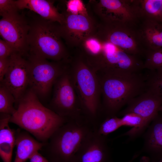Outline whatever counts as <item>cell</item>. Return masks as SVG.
I'll use <instances>...</instances> for the list:
<instances>
[{"label": "cell", "instance_id": "f1b7e54d", "mask_svg": "<svg viewBox=\"0 0 162 162\" xmlns=\"http://www.w3.org/2000/svg\"><path fill=\"white\" fill-rule=\"evenodd\" d=\"M10 64V57L6 58H0V81L3 80L7 73Z\"/></svg>", "mask_w": 162, "mask_h": 162}, {"label": "cell", "instance_id": "2e32d148", "mask_svg": "<svg viewBox=\"0 0 162 162\" xmlns=\"http://www.w3.org/2000/svg\"><path fill=\"white\" fill-rule=\"evenodd\" d=\"M19 10L29 9L42 18L56 22L61 25L64 20V16L54 5V1L46 0H16Z\"/></svg>", "mask_w": 162, "mask_h": 162}, {"label": "cell", "instance_id": "7402d4cb", "mask_svg": "<svg viewBox=\"0 0 162 162\" xmlns=\"http://www.w3.org/2000/svg\"><path fill=\"white\" fill-rule=\"evenodd\" d=\"M122 125L133 127L132 129L125 134L131 137L139 135L146 129L143 119L139 116L132 113H126L121 118Z\"/></svg>", "mask_w": 162, "mask_h": 162}, {"label": "cell", "instance_id": "9a60e30c", "mask_svg": "<svg viewBox=\"0 0 162 162\" xmlns=\"http://www.w3.org/2000/svg\"><path fill=\"white\" fill-rule=\"evenodd\" d=\"M122 114L129 113L136 114L144 120L146 128L158 114L159 109L162 105V98L147 90L130 100Z\"/></svg>", "mask_w": 162, "mask_h": 162}, {"label": "cell", "instance_id": "8fae6325", "mask_svg": "<svg viewBox=\"0 0 162 162\" xmlns=\"http://www.w3.org/2000/svg\"><path fill=\"white\" fill-rule=\"evenodd\" d=\"M90 2L101 21L133 25L141 18L137 0H100Z\"/></svg>", "mask_w": 162, "mask_h": 162}, {"label": "cell", "instance_id": "9c48e42d", "mask_svg": "<svg viewBox=\"0 0 162 162\" xmlns=\"http://www.w3.org/2000/svg\"><path fill=\"white\" fill-rule=\"evenodd\" d=\"M49 108L67 121L83 116L82 106L67 70L57 80L54 86Z\"/></svg>", "mask_w": 162, "mask_h": 162}, {"label": "cell", "instance_id": "ba28073f", "mask_svg": "<svg viewBox=\"0 0 162 162\" xmlns=\"http://www.w3.org/2000/svg\"><path fill=\"white\" fill-rule=\"evenodd\" d=\"M132 25L116 22L97 23L92 38L99 42L110 43L131 55L138 56L143 52V46L138 30Z\"/></svg>", "mask_w": 162, "mask_h": 162}, {"label": "cell", "instance_id": "ac0fdd59", "mask_svg": "<svg viewBox=\"0 0 162 162\" xmlns=\"http://www.w3.org/2000/svg\"><path fill=\"white\" fill-rule=\"evenodd\" d=\"M44 144L37 141L26 131H16V151L14 162H26L34 152L41 150Z\"/></svg>", "mask_w": 162, "mask_h": 162}, {"label": "cell", "instance_id": "1f68e13d", "mask_svg": "<svg viewBox=\"0 0 162 162\" xmlns=\"http://www.w3.org/2000/svg\"><path fill=\"white\" fill-rule=\"evenodd\" d=\"M137 154L134 155V157L132 158V159L128 162H132L134 160V159L137 157Z\"/></svg>", "mask_w": 162, "mask_h": 162}, {"label": "cell", "instance_id": "7c38bea8", "mask_svg": "<svg viewBox=\"0 0 162 162\" xmlns=\"http://www.w3.org/2000/svg\"><path fill=\"white\" fill-rule=\"evenodd\" d=\"M28 20L19 12L2 17L0 20V34L16 52L24 56L28 54Z\"/></svg>", "mask_w": 162, "mask_h": 162}, {"label": "cell", "instance_id": "d6986e66", "mask_svg": "<svg viewBox=\"0 0 162 162\" xmlns=\"http://www.w3.org/2000/svg\"><path fill=\"white\" fill-rule=\"evenodd\" d=\"M11 116L0 113V155L3 162H11L15 146L16 131L11 129L9 124Z\"/></svg>", "mask_w": 162, "mask_h": 162}, {"label": "cell", "instance_id": "603a6c76", "mask_svg": "<svg viewBox=\"0 0 162 162\" xmlns=\"http://www.w3.org/2000/svg\"><path fill=\"white\" fill-rule=\"evenodd\" d=\"M16 100L11 92L3 84H0V113L8 114L11 116L16 111L14 106Z\"/></svg>", "mask_w": 162, "mask_h": 162}, {"label": "cell", "instance_id": "4fadbf2b", "mask_svg": "<svg viewBox=\"0 0 162 162\" xmlns=\"http://www.w3.org/2000/svg\"><path fill=\"white\" fill-rule=\"evenodd\" d=\"M20 54L15 52L10 56V64L3 81L0 83L12 93L16 105L28 89L29 84V64Z\"/></svg>", "mask_w": 162, "mask_h": 162}, {"label": "cell", "instance_id": "e0dca14e", "mask_svg": "<svg viewBox=\"0 0 162 162\" xmlns=\"http://www.w3.org/2000/svg\"><path fill=\"white\" fill-rule=\"evenodd\" d=\"M138 30L142 45L147 50L162 48V23L145 19Z\"/></svg>", "mask_w": 162, "mask_h": 162}, {"label": "cell", "instance_id": "5bb4252c", "mask_svg": "<svg viewBox=\"0 0 162 162\" xmlns=\"http://www.w3.org/2000/svg\"><path fill=\"white\" fill-rule=\"evenodd\" d=\"M110 149L106 136L95 128L86 137L70 162H108Z\"/></svg>", "mask_w": 162, "mask_h": 162}, {"label": "cell", "instance_id": "6da1fadb", "mask_svg": "<svg viewBox=\"0 0 162 162\" xmlns=\"http://www.w3.org/2000/svg\"><path fill=\"white\" fill-rule=\"evenodd\" d=\"M16 106V111L11 116L10 122L17 125L44 143L67 121L44 106L29 88Z\"/></svg>", "mask_w": 162, "mask_h": 162}, {"label": "cell", "instance_id": "83f0119b", "mask_svg": "<svg viewBox=\"0 0 162 162\" xmlns=\"http://www.w3.org/2000/svg\"><path fill=\"white\" fill-rule=\"evenodd\" d=\"M16 52L13 47L4 40H0V58L10 57Z\"/></svg>", "mask_w": 162, "mask_h": 162}, {"label": "cell", "instance_id": "52a82bcc", "mask_svg": "<svg viewBox=\"0 0 162 162\" xmlns=\"http://www.w3.org/2000/svg\"><path fill=\"white\" fill-rule=\"evenodd\" d=\"M29 64V88L40 100L47 98L58 79L68 69V62H50L32 55L27 56Z\"/></svg>", "mask_w": 162, "mask_h": 162}, {"label": "cell", "instance_id": "cb8c5ba5", "mask_svg": "<svg viewBox=\"0 0 162 162\" xmlns=\"http://www.w3.org/2000/svg\"><path fill=\"white\" fill-rule=\"evenodd\" d=\"M144 68L162 73V48L147 50L145 52Z\"/></svg>", "mask_w": 162, "mask_h": 162}, {"label": "cell", "instance_id": "44dd1931", "mask_svg": "<svg viewBox=\"0 0 162 162\" xmlns=\"http://www.w3.org/2000/svg\"><path fill=\"white\" fill-rule=\"evenodd\" d=\"M141 18L162 23V0H138Z\"/></svg>", "mask_w": 162, "mask_h": 162}, {"label": "cell", "instance_id": "30bf717a", "mask_svg": "<svg viewBox=\"0 0 162 162\" xmlns=\"http://www.w3.org/2000/svg\"><path fill=\"white\" fill-rule=\"evenodd\" d=\"M64 20L60 24L63 39L71 47H82L88 40L94 36L97 23L87 11L72 12L65 9L62 13Z\"/></svg>", "mask_w": 162, "mask_h": 162}, {"label": "cell", "instance_id": "d4e9b609", "mask_svg": "<svg viewBox=\"0 0 162 162\" xmlns=\"http://www.w3.org/2000/svg\"><path fill=\"white\" fill-rule=\"evenodd\" d=\"M122 126L121 118L114 116L107 117L95 128L100 134L106 136Z\"/></svg>", "mask_w": 162, "mask_h": 162}, {"label": "cell", "instance_id": "d6a6232c", "mask_svg": "<svg viewBox=\"0 0 162 162\" xmlns=\"http://www.w3.org/2000/svg\"><path fill=\"white\" fill-rule=\"evenodd\" d=\"M159 111L162 112V105L160 107L159 109Z\"/></svg>", "mask_w": 162, "mask_h": 162}, {"label": "cell", "instance_id": "484cf974", "mask_svg": "<svg viewBox=\"0 0 162 162\" xmlns=\"http://www.w3.org/2000/svg\"><path fill=\"white\" fill-rule=\"evenodd\" d=\"M149 71V73L146 75L147 88L162 98V73Z\"/></svg>", "mask_w": 162, "mask_h": 162}, {"label": "cell", "instance_id": "836d02e7", "mask_svg": "<svg viewBox=\"0 0 162 162\" xmlns=\"http://www.w3.org/2000/svg\"><path fill=\"white\" fill-rule=\"evenodd\" d=\"M156 162H162V158L160 160Z\"/></svg>", "mask_w": 162, "mask_h": 162}, {"label": "cell", "instance_id": "f546056e", "mask_svg": "<svg viewBox=\"0 0 162 162\" xmlns=\"http://www.w3.org/2000/svg\"><path fill=\"white\" fill-rule=\"evenodd\" d=\"M30 162H49L38 151L34 152L29 159Z\"/></svg>", "mask_w": 162, "mask_h": 162}, {"label": "cell", "instance_id": "5b68a950", "mask_svg": "<svg viewBox=\"0 0 162 162\" xmlns=\"http://www.w3.org/2000/svg\"><path fill=\"white\" fill-rule=\"evenodd\" d=\"M94 128L86 117L68 121L54 132L42 149L46 151L52 162H70Z\"/></svg>", "mask_w": 162, "mask_h": 162}, {"label": "cell", "instance_id": "3957f363", "mask_svg": "<svg viewBox=\"0 0 162 162\" xmlns=\"http://www.w3.org/2000/svg\"><path fill=\"white\" fill-rule=\"evenodd\" d=\"M28 22V55L53 61L68 62L69 55L63 42L60 24L38 15Z\"/></svg>", "mask_w": 162, "mask_h": 162}, {"label": "cell", "instance_id": "8992f818", "mask_svg": "<svg viewBox=\"0 0 162 162\" xmlns=\"http://www.w3.org/2000/svg\"><path fill=\"white\" fill-rule=\"evenodd\" d=\"M100 50L83 54L97 74L118 72H141L144 62L110 43L99 42Z\"/></svg>", "mask_w": 162, "mask_h": 162}, {"label": "cell", "instance_id": "277c9868", "mask_svg": "<svg viewBox=\"0 0 162 162\" xmlns=\"http://www.w3.org/2000/svg\"><path fill=\"white\" fill-rule=\"evenodd\" d=\"M68 72L84 113L94 123L101 109V95L97 75L83 54L70 59Z\"/></svg>", "mask_w": 162, "mask_h": 162}, {"label": "cell", "instance_id": "ffe728a7", "mask_svg": "<svg viewBox=\"0 0 162 162\" xmlns=\"http://www.w3.org/2000/svg\"><path fill=\"white\" fill-rule=\"evenodd\" d=\"M145 134L144 149L149 153L162 152V117L158 114Z\"/></svg>", "mask_w": 162, "mask_h": 162}, {"label": "cell", "instance_id": "4316f807", "mask_svg": "<svg viewBox=\"0 0 162 162\" xmlns=\"http://www.w3.org/2000/svg\"><path fill=\"white\" fill-rule=\"evenodd\" d=\"M19 10L16 0H0V15L2 17L16 14Z\"/></svg>", "mask_w": 162, "mask_h": 162}, {"label": "cell", "instance_id": "7a4b0ae2", "mask_svg": "<svg viewBox=\"0 0 162 162\" xmlns=\"http://www.w3.org/2000/svg\"><path fill=\"white\" fill-rule=\"evenodd\" d=\"M97 74L103 99L101 109L108 117L115 116L124 105L147 89L146 76L141 72Z\"/></svg>", "mask_w": 162, "mask_h": 162}, {"label": "cell", "instance_id": "4dcf8cb0", "mask_svg": "<svg viewBox=\"0 0 162 162\" xmlns=\"http://www.w3.org/2000/svg\"><path fill=\"white\" fill-rule=\"evenodd\" d=\"M140 162H149V159L146 157H143L141 159Z\"/></svg>", "mask_w": 162, "mask_h": 162}]
</instances>
